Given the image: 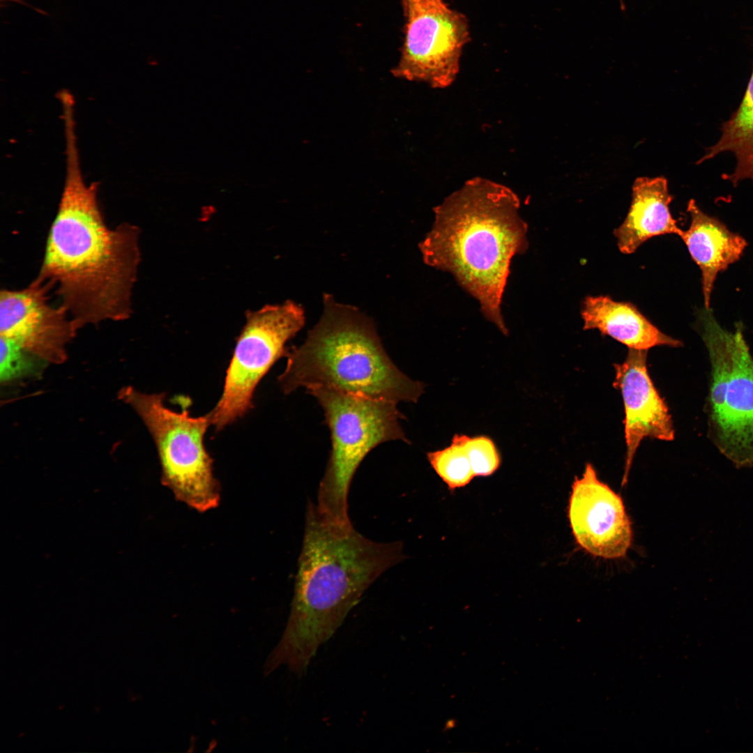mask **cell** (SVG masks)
<instances>
[{"label":"cell","mask_w":753,"mask_h":753,"mask_svg":"<svg viewBox=\"0 0 753 753\" xmlns=\"http://www.w3.org/2000/svg\"><path fill=\"white\" fill-rule=\"evenodd\" d=\"M64 135V184L36 277L55 289L78 330L130 317L140 230L131 223L108 227L97 185L82 174L75 128L67 127Z\"/></svg>","instance_id":"cell-1"},{"label":"cell","mask_w":753,"mask_h":753,"mask_svg":"<svg viewBox=\"0 0 753 753\" xmlns=\"http://www.w3.org/2000/svg\"><path fill=\"white\" fill-rule=\"evenodd\" d=\"M403 558L401 542L369 540L308 502L290 614L266 673L286 665L302 674L367 588Z\"/></svg>","instance_id":"cell-2"},{"label":"cell","mask_w":753,"mask_h":753,"mask_svg":"<svg viewBox=\"0 0 753 753\" xmlns=\"http://www.w3.org/2000/svg\"><path fill=\"white\" fill-rule=\"evenodd\" d=\"M519 207L508 187L471 178L434 208L432 227L419 244L424 262L451 273L505 335L501 303L510 262L528 248Z\"/></svg>","instance_id":"cell-3"},{"label":"cell","mask_w":753,"mask_h":753,"mask_svg":"<svg viewBox=\"0 0 753 753\" xmlns=\"http://www.w3.org/2000/svg\"><path fill=\"white\" fill-rule=\"evenodd\" d=\"M323 303L322 315L305 341L288 352L278 378L282 390L324 386L396 403L417 402L425 385L393 363L372 320L330 294H324Z\"/></svg>","instance_id":"cell-4"},{"label":"cell","mask_w":753,"mask_h":753,"mask_svg":"<svg viewBox=\"0 0 753 753\" xmlns=\"http://www.w3.org/2000/svg\"><path fill=\"white\" fill-rule=\"evenodd\" d=\"M307 390L322 407L331 439L317 508L334 523L351 526L347 498L353 477L366 455L379 444L395 440L410 443L400 424L404 417L394 402L324 386Z\"/></svg>","instance_id":"cell-5"},{"label":"cell","mask_w":753,"mask_h":753,"mask_svg":"<svg viewBox=\"0 0 753 753\" xmlns=\"http://www.w3.org/2000/svg\"><path fill=\"white\" fill-rule=\"evenodd\" d=\"M700 335L708 353L706 401L708 436L733 462H753V357L742 326L729 331L710 310L699 315Z\"/></svg>","instance_id":"cell-6"},{"label":"cell","mask_w":753,"mask_h":753,"mask_svg":"<svg viewBox=\"0 0 753 753\" xmlns=\"http://www.w3.org/2000/svg\"><path fill=\"white\" fill-rule=\"evenodd\" d=\"M118 396L149 430L157 447L163 485L177 501L195 510L205 512L216 508L220 487L204 444L205 432L211 425L209 413L192 417L187 410L175 412L165 406L164 394L144 393L132 386L122 388Z\"/></svg>","instance_id":"cell-7"},{"label":"cell","mask_w":753,"mask_h":753,"mask_svg":"<svg viewBox=\"0 0 753 753\" xmlns=\"http://www.w3.org/2000/svg\"><path fill=\"white\" fill-rule=\"evenodd\" d=\"M303 307L291 301L248 312L228 367L222 395L208 413L219 431L252 407L253 393L273 364L286 356V343L304 326Z\"/></svg>","instance_id":"cell-8"},{"label":"cell","mask_w":753,"mask_h":753,"mask_svg":"<svg viewBox=\"0 0 753 753\" xmlns=\"http://www.w3.org/2000/svg\"><path fill=\"white\" fill-rule=\"evenodd\" d=\"M405 38L393 73L410 81L446 88L455 79L469 40L467 18L443 0H403Z\"/></svg>","instance_id":"cell-9"},{"label":"cell","mask_w":753,"mask_h":753,"mask_svg":"<svg viewBox=\"0 0 753 753\" xmlns=\"http://www.w3.org/2000/svg\"><path fill=\"white\" fill-rule=\"evenodd\" d=\"M51 289L37 277L21 289H1L0 335L47 363L61 364L77 330L63 306L50 304Z\"/></svg>","instance_id":"cell-10"},{"label":"cell","mask_w":753,"mask_h":753,"mask_svg":"<svg viewBox=\"0 0 753 753\" xmlns=\"http://www.w3.org/2000/svg\"><path fill=\"white\" fill-rule=\"evenodd\" d=\"M568 519L576 542L593 556L620 558L631 546V522L621 496L599 480L589 463L572 483Z\"/></svg>","instance_id":"cell-11"},{"label":"cell","mask_w":753,"mask_h":753,"mask_svg":"<svg viewBox=\"0 0 753 753\" xmlns=\"http://www.w3.org/2000/svg\"><path fill=\"white\" fill-rule=\"evenodd\" d=\"M647 351L629 349L622 363L614 365V386L621 394L625 415L626 453L622 486L627 483L634 457L644 439H674L669 408L648 373Z\"/></svg>","instance_id":"cell-12"},{"label":"cell","mask_w":753,"mask_h":753,"mask_svg":"<svg viewBox=\"0 0 753 753\" xmlns=\"http://www.w3.org/2000/svg\"><path fill=\"white\" fill-rule=\"evenodd\" d=\"M672 199L665 178L639 177L634 181L628 213L623 223L614 231L622 253L632 254L644 242L655 236L666 234L680 236L683 231L670 211Z\"/></svg>","instance_id":"cell-13"},{"label":"cell","mask_w":753,"mask_h":753,"mask_svg":"<svg viewBox=\"0 0 753 753\" xmlns=\"http://www.w3.org/2000/svg\"><path fill=\"white\" fill-rule=\"evenodd\" d=\"M687 211L690 217V227L680 237L701 271L704 305L710 310L717 273L739 259L747 243L720 220L702 211L694 199L688 202Z\"/></svg>","instance_id":"cell-14"},{"label":"cell","mask_w":753,"mask_h":753,"mask_svg":"<svg viewBox=\"0 0 753 753\" xmlns=\"http://www.w3.org/2000/svg\"><path fill=\"white\" fill-rule=\"evenodd\" d=\"M581 316L584 330L597 329L629 349L648 351L655 347H680L682 342L662 333L631 303L609 296H587Z\"/></svg>","instance_id":"cell-15"},{"label":"cell","mask_w":753,"mask_h":753,"mask_svg":"<svg viewBox=\"0 0 753 753\" xmlns=\"http://www.w3.org/2000/svg\"><path fill=\"white\" fill-rule=\"evenodd\" d=\"M724 152H731L736 165L733 172L724 174L722 178L734 186L744 180L753 184V69L738 109L722 123L719 139L706 149L697 164Z\"/></svg>","instance_id":"cell-16"},{"label":"cell","mask_w":753,"mask_h":753,"mask_svg":"<svg viewBox=\"0 0 753 753\" xmlns=\"http://www.w3.org/2000/svg\"><path fill=\"white\" fill-rule=\"evenodd\" d=\"M466 434H456L448 447L427 453L431 466L450 490L467 485L475 477L467 448Z\"/></svg>","instance_id":"cell-17"},{"label":"cell","mask_w":753,"mask_h":753,"mask_svg":"<svg viewBox=\"0 0 753 753\" xmlns=\"http://www.w3.org/2000/svg\"><path fill=\"white\" fill-rule=\"evenodd\" d=\"M0 340V380L2 383L38 374L47 363L9 339L1 336Z\"/></svg>","instance_id":"cell-18"},{"label":"cell","mask_w":753,"mask_h":753,"mask_svg":"<svg viewBox=\"0 0 753 753\" xmlns=\"http://www.w3.org/2000/svg\"><path fill=\"white\" fill-rule=\"evenodd\" d=\"M466 448L475 476H491L499 468L501 455L490 437L485 435L468 436Z\"/></svg>","instance_id":"cell-19"},{"label":"cell","mask_w":753,"mask_h":753,"mask_svg":"<svg viewBox=\"0 0 753 753\" xmlns=\"http://www.w3.org/2000/svg\"><path fill=\"white\" fill-rule=\"evenodd\" d=\"M9 1H17V2H18V3H23V1H20V0H9ZM24 4H25V3H24ZM25 5H26V4H25Z\"/></svg>","instance_id":"cell-20"}]
</instances>
